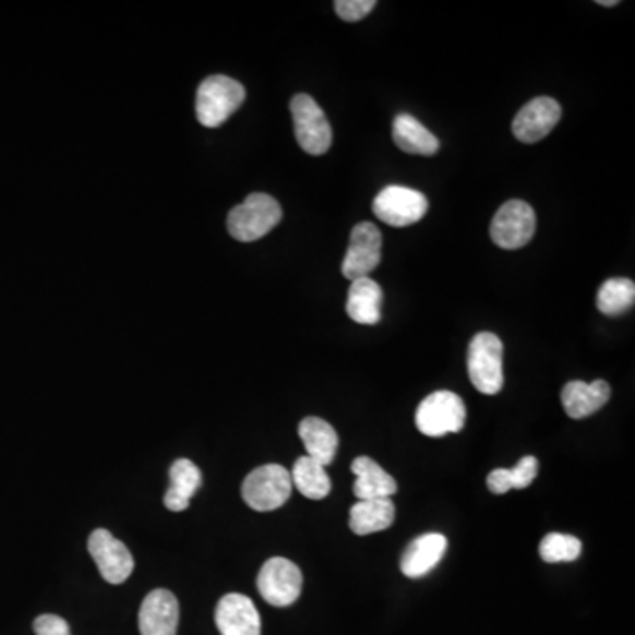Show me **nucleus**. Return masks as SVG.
I'll return each instance as SVG.
<instances>
[{
  "mask_svg": "<svg viewBox=\"0 0 635 635\" xmlns=\"http://www.w3.org/2000/svg\"><path fill=\"white\" fill-rule=\"evenodd\" d=\"M299 436L308 451V457L322 466L332 465L339 447V438L331 423L317 417H308L300 422Z\"/></svg>",
  "mask_w": 635,
  "mask_h": 635,
  "instance_id": "19",
  "label": "nucleus"
},
{
  "mask_svg": "<svg viewBox=\"0 0 635 635\" xmlns=\"http://www.w3.org/2000/svg\"><path fill=\"white\" fill-rule=\"evenodd\" d=\"M537 216L534 208L523 200L503 203L491 223V239L498 248L514 251L525 248L534 239Z\"/></svg>",
  "mask_w": 635,
  "mask_h": 635,
  "instance_id": "7",
  "label": "nucleus"
},
{
  "mask_svg": "<svg viewBox=\"0 0 635 635\" xmlns=\"http://www.w3.org/2000/svg\"><path fill=\"white\" fill-rule=\"evenodd\" d=\"M448 540L442 534L420 535L400 558V572L410 579H420L436 568L447 553Z\"/></svg>",
  "mask_w": 635,
  "mask_h": 635,
  "instance_id": "15",
  "label": "nucleus"
},
{
  "mask_svg": "<svg viewBox=\"0 0 635 635\" xmlns=\"http://www.w3.org/2000/svg\"><path fill=\"white\" fill-rule=\"evenodd\" d=\"M611 397V387L603 380H595L594 383L568 382L562 391V403L566 415L572 419H586L589 415L597 414L606 406Z\"/></svg>",
  "mask_w": 635,
  "mask_h": 635,
  "instance_id": "16",
  "label": "nucleus"
},
{
  "mask_svg": "<svg viewBox=\"0 0 635 635\" xmlns=\"http://www.w3.org/2000/svg\"><path fill=\"white\" fill-rule=\"evenodd\" d=\"M302 583L304 577L299 566L286 558H271L263 563L256 580L263 600L276 608H288L297 602L302 591Z\"/></svg>",
  "mask_w": 635,
  "mask_h": 635,
  "instance_id": "9",
  "label": "nucleus"
},
{
  "mask_svg": "<svg viewBox=\"0 0 635 635\" xmlns=\"http://www.w3.org/2000/svg\"><path fill=\"white\" fill-rule=\"evenodd\" d=\"M245 99V88L237 80L214 74L200 83L196 93V117L205 128H219L239 110Z\"/></svg>",
  "mask_w": 635,
  "mask_h": 635,
  "instance_id": "1",
  "label": "nucleus"
},
{
  "mask_svg": "<svg viewBox=\"0 0 635 635\" xmlns=\"http://www.w3.org/2000/svg\"><path fill=\"white\" fill-rule=\"evenodd\" d=\"M583 543L574 535L549 534L540 542L539 553L546 563L576 562Z\"/></svg>",
  "mask_w": 635,
  "mask_h": 635,
  "instance_id": "26",
  "label": "nucleus"
},
{
  "mask_svg": "<svg viewBox=\"0 0 635 635\" xmlns=\"http://www.w3.org/2000/svg\"><path fill=\"white\" fill-rule=\"evenodd\" d=\"M465 400L451 391L433 392L415 411V426L426 436L440 438L459 433L465 428Z\"/></svg>",
  "mask_w": 635,
  "mask_h": 635,
  "instance_id": "4",
  "label": "nucleus"
},
{
  "mask_svg": "<svg viewBox=\"0 0 635 635\" xmlns=\"http://www.w3.org/2000/svg\"><path fill=\"white\" fill-rule=\"evenodd\" d=\"M295 136L300 148L311 156H322L332 147V128L325 111L308 94H297L290 103Z\"/></svg>",
  "mask_w": 635,
  "mask_h": 635,
  "instance_id": "6",
  "label": "nucleus"
},
{
  "mask_svg": "<svg viewBox=\"0 0 635 635\" xmlns=\"http://www.w3.org/2000/svg\"><path fill=\"white\" fill-rule=\"evenodd\" d=\"M217 631L221 635H262V618L245 595H225L216 609Z\"/></svg>",
  "mask_w": 635,
  "mask_h": 635,
  "instance_id": "13",
  "label": "nucleus"
},
{
  "mask_svg": "<svg viewBox=\"0 0 635 635\" xmlns=\"http://www.w3.org/2000/svg\"><path fill=\"white\" fill-rule=\"evenodd\" d=\"M635 283L626 277H612L600 286L597 308L606 316H620L634 308Z\"/></svg>",
  "mask_w": 635,
  "mask_h": 635,
  "instance_id": "25",
  "label": "nucleus"
},
{
  "mask_svg": "<svg viewBox=\"0 0 635 635\" xmlns=\"http://www.w3.org/2000/svg\"><path fill=\"white\" fill-rule=\"evenodd\" d=\"M291 489V475L285 466L265 465L245 477L242 498L253 511L271 512L290 500Z\"/></svg>",
  "mask_w": 635,
  "mask_h": 635,
  "instance_id": "5",
  "label": "nucleus"
},
{
  "mask_svg": "<svg viewBox=\"0 0 635 635\" xmlns=\"http://www.w3.org/2000/svg\"><path fill=\"white\" fill-rule=\"evenodd\" d=\"M87 548L106 583L122 585L130 579L134 571L133 554L108 529H96L88 539Z\"/></svg>",
  "mask_w": 635,
  "mask_h": 635,
  "instance_id": "10",
  "label": "nucleus"
},
{
  "mask_svg": "<svg viewBox=\"0 0 635 635\" xmlns=\"http://www.w3.org/2000/svg\"><path fill=\"white\" fill-rule=\"evenodd\" d=\"M355 475L354 494L357 500H380L397 493V482L371 457H357L351 463Z\"/></svg>",
  "mask_w": 635,
  "mask_h": 635,
  "instance_id": "18",
  "label": "nucleus"
},
{
  "mask_svg": "<svg viewBox=\"0 0 635 635\" xmlns=\"http://www.w3.org/2000/svg\"><path fill=\"white\" fill-rule=\"evenodd\" d=\"M290 475L293 488L299 489V493L309 500H323L331 494L332 482L325 466L311 457L302 456L295 460Z\"/></svg>",
  "mask_w": 635,
  "mask_h": 635,
  "instance_id": "23",
  "label": "nucleus"
},
{
  "mask_svg": "<svg viewBox=\"0 0 635 635\" xmlns=\"http://www.w3.org/2000/svg\"><path fill=\"white\" fill-rule=\"evenodd\" d=\"M539 475V460L526 456L514 468H496L488 475V488L491 493L505 494L511 489H526Z\"/></svg>",
  "mask_w": 635,
  "mask_h": 635,
  "instance_id": "24",
  "label": "nucleus"
},
{
  "mask_svg": "<svg viewBox=\"0 0 635 635\" xmlns=\"http://www.w3.org/2000/svg\"><path fill=\"white\" fill-rule=\"evenodd\" d=\"M428 208V199L417 189L405 185H387L378 193L373 202L374 216L394 228H405L419 223Z\"/></svg>",
  "mask_w": 635,
  "mask_h": 635,
  "instance_id": "8",
  "label": "nucleus"
},
{
  "mask_svg": "<svg viewBox=\"0 0 635 635\" xmlns=\"http://www.w3.org/2000/svg\"><path fill=\"white\" fill-rule=\"evenodd\" d=\"M396 519V506L391 498L380 500H360L350 511V528L355 535L378 534L391 528Z\"/></svg>",
  "mask_w": 635,
  "mask_h": 635,
  "instance_id": "20",
  "label": "nucleus"
},
{
  "mask_svg": "<svg viewBox=\"0 0 635 635\" xmlns=\"http://www.w3.org/2000/svg\"><path fill=\"white\" fill-rule=\"evenodd\" d=\"M36 635H71L70 625L64 618L56 614H43L34 622Z\"/></svg>",
  "mask_w": 635,
  "mask_h": 635,
  "instance_id": "28",
  "label": "nucleus"
},
{
  "mask_svg": "<svg viewBox=\"0 0 635 635\" xmlns=\"http://www.w3.org/2000/svg\"><path fill=\"white\" fill-rule=\"evenodd\" d=\"M202 486V471L193 460L177 459L170 468V488L165 494L168 511L182 512Z\"/></svg>",
  "mask_w": 635,
  "mask_h": 635,
  "instance_id": "21",
  "label": "nucleus"
},
{
  "mask_svg": "<svg viewBox=\"0 0 635 635\" xmlns=\"http://www.w3.org/2000/svg\"><path fill=\"white\" fill-rule=\"evenodd\" d=\"M597 4L606 5V8H612V5H618V0H599Z\"/></svg>",
  "mask_w": 635,
  "mask_h": 635,
  "instance_id": "29",
  "label": "nucleus"
},
{
  "mask_svg": "<svg viewBox=\"0 0 635 635\" xmlns=\"http://www.w3.org/2000/svg\"><path fill=\"white\" fill-rule=\"evenodd\" d=\"M468 376L480 394L496 396L503 388V343L493 332H480L468 348Z\"/></svg>",
  "mask_w": 635,
  "mask_h": 635,
  "instance_id": "3",
  "label": "nucleus"
},
{
  "mask_svg": "<svg viewBox=\"0 0 635 635\" xmlns=\"http://www.w3.org/2000/svg\"><path fill=\"white\" fill-rule=\"evenodd\" d=\"M140 634L177 635L179 602L168 589H154L145 597L139 614Z\"/></svg>",
  "mask_w": 635,
  "mask_h": 635,
  "instance_id": "14",
  "label": "nucleus"
},
{
  "mask_svg": "<svg viewBox=\"0 0 635 635\" xmlns=\"http://www.w3.org/2000/svg\"><path fill=\"white\" fill-rule=\"evenodd\" d=\"M382 231L373 223H359L351 230L350 245L343 260V276L350 281L369 277L382 262Z\"/></svg>",
  "mask_w": 635,
  "mask_h": 635,
  "instance_id": "11",
  "label": "nucleus"
},
{
  "mask_svg": "<svg viewBox=\"0 0 635 635\" xmlns=\"http://www.w3.org/2000/svg\"><path fill=\"white\" fill-rule=\"evenodd\" d=\"M334 8L345 22H360L376 8V0H336Z\"/></svg>",
  "mask_w": 635,
  "mask_h": 635,
  "instance_id": "27",
  "label": "nucleus"
},
{
  "mask_svg": "<svg viewBox=\"0 0 635 635\" xmlns=\"http://www.w3.org/2000/svg\"><path fill=\"white\" fill-rule=\"evenodd\" d=\"M281 205L265 193L249 194L228 214V231L239 242H254L281 221Z\"/></svg>",
  "mask_w": 635,
  "mask_h": 635,
  "instance_id": "2",
  "label": "nucleus"
},
{
  "mask_svg": "<svg viewBox=\"0 0 635 635\" xmlns=\"http://www.w3.org/2000/svg\"><path fill=\"white\" fill-rule=\"evenodd\" d=\"M562 119V106L553 97H535L520 108L512 122V133L523 143H537L546 139Z\"/></svg>",
  "mask_w": 635,
  "mask_h": 635,
  "instance_id": "12",
  "label": "nucleus"
},
{
  "mask_svg": "<svg viewBox=\"0 0 635 635\" xmlns=\"http://www.w3.org/2000/svg\"><path fill=\"white\" fill-rule=\"evenodd\" d=\"M383 290L371 277L351 281L346 313L360 325H376L382 320Z\"/></svg>",
  "mask_w": 635,
  "mask_h": 635,
  "instance_id": "17",
  "label": "nucleus"
},
{
  "mask_svg": "<svg viewBox=\"0 0 635 635\" xmlns=\"http://www.w3.org/2000/svg\"><path fill=\"white\" fill-rule=\"evenodd\" d=\"M392 136L403 153L417 156H434L440 151V142L419 120L408 113H400L392 125Z\"/></svg>",
  "mask_w": 635,
  "mask_h": 635,
  "instance_id": "22",
  "label": "nucleus"
}]
</instances>
